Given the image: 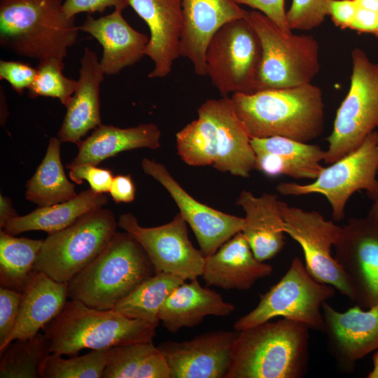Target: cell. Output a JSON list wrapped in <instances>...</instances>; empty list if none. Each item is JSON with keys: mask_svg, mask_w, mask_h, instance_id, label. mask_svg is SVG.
Masks as SVG:
<instances>
[{"mask_svg": "<svg viewBox=\"0 0 378 378\" xmlns=\"http://www.w3.org/2000/svg\"><path fill=\"white\" fill-rule=\"evenodd\" d=\"M230 98L251 138L282 136L309 143L323 132V94L312 83L235 93Z\"/></svg>", "mask_w": 378, "mask_h": 378, "instance_id": "cell-1", "label": "cell"}, {"mask_svg": "<svg viewBox=\"0 0 378 378\" xmlns=\"http://www.w3.org/2000/svg\"><path fill=\"white\" fill-rule=\"evenodd\" d=\"M309 328L283 318L239 331L225 378H300L307 372Z\"/></svg>", "mask_w": 378, "mask_h": 378, "instance_id": "cell-2", "label": "cell"}, {"mask_svg": "<svg viewBox=\"0 0 378 378\" xmlns=\"http://www.w3.org/2000/svg\"><path fill=\"white\" fill-rule=\"evenodd\" d=\"M63 0H0V46L22 57L62 59L76 42L79 28Z\"/></svg>", "mask_w": 378, "mask_h": 378, "instance_id": "cell-3", "label": "cell"}, {"mask_svg": "<svg viewBox=\"0 0 378 378\" xmlns=\"http://www.w3.org/2000/svg\"><path fill=\"white\" fill-rule=\"evenodd\" d=\"M155 274L137 240L127 232H116L97 258L68 282V298L97 309H113Z\"/></svg>", "mask_w": 378, "mask_h": 378, "instance_id": "cell-4", "label": "cell"}, {"mask_svg": "<svg viewBox=\"0 0 378 378\" xmlns=\"http://www.w3.org/2000/svg\"><path fill=\"white\" fill-rule=\"evenodd\" d=\"M158 326L113 309H97L71 300L42 330L50 342L51 353L76 356L84 349H106L153 342Z\"/></svg>", "mask_w": 378, "mask_h": 378, "instance_id": "cell-5", "label": "cell"}, {"mask_svg": "<svg viewBox=\"0 0 378 378\" xmlns=\"http://www.w3.org/2000/svg\"><path fill=\"white\" fill-rule=\"evenodd\" d=\"M246 18L258 33L262 46L255 92L312 83L320 71L316 38L284 31L259 11H248Z\"/></svg>", "mask_w": 378, "mask_h": 378, "instance_id": "cell-6", "label": "cell"}, {"mask_svg": "<svg viewBox=\"0 0 378 378\" xmlns=\"http://www.w3.org/2000/svg\"><path fill=\"white\" fill-rule=\"evenodd\" d=\"M117 226L111 209L103 207L83 215L43 239L34 270L68 283L104 249Z\"/></svg>", "mask_w": 378, "mask_h": 378, "instance_id": "cell-7", "label": "cell"}, {"mask_svg": "<svg viewBox=\"0 0 378 378\" xmlns=\"http://www.w3.org/2000/svg\"><path fill=\"white\" fill-rule=\"evenodd\" d=\"M335 288L316 280L295 257L277 284L260 295L258 305L234 325L240 331L280 316L323 331L322 304L332 298Z\"/></svg>", "mask_w": 378, "mask_h": 378, "instance_id": "cell-8", "label": "cell"}, {"mask_svg": "<svg viewBox=\"0 0 378 378\" xmlns=\"http://www.w3.org/2000/svg\"><path fill=\"white\" fill-rule=\"evenodd\" d=\"M352 71L347 94L334 120L324 162L332 164L358 148L378 128V64L359 48L351 52Z\"/></svg>", "mask_w": 378, "mask_h": 378, "instance_id": "cell-9", "label": "cell"}, {"mask_svg": "<svg viewBox=\"0 0 378 378\" xmlns=\"http://www.w3.org/2000/svg\"><path fill=\"white\" fill-rule=\"evenodd\" d=\"M377 169L378 131L375 130L355 150L323 167L313 182H280L276 190L284 196L321 194L331 206L333 220L340 221L344 218L349 198L356 192L365 190L370 198H375L378 193Z\"/></svg>", "mask_w": 378, "mask_h": 378, "instance_id": "cell-10", "label": "cell"}, {"mask_svg": "<svg viewBox=\"0 0 378 378\" xmlns=\"http://www.w3.org/2000/svg\"><path fill=\"white\" fill-rule=\"evenodd\" d=\"M261 57L258 33L246 17L237 19L223 25L209 41L206 76L222 97L253 93Z\"/></svg>", "mask_w": 378, "mask_h": 378, "instance_id": "cell-11", "label": "cell"}, {"mask_svg": "<svg viewBox=\"0 0 378 378\" xmlns=\"http://www.w3.org/2000/svg\"><path fill=\"white\" fill-rule=\"evenodd\" d=\"M278 207L284 220V232L302 248L309 273L354 302V288L332 255L341 227L326 220L316 211H305L280 200Z\"/></svg>", "mask_w": 378, "mask_h": 378, "instance_id": "cell-12", "label": "cell"}, {"mask_svg": "<svg viewBox=\"0 0 378 378\" xmlns=\"http://www.w3.org/2000/svg\"><path fill=\"white\" fill-rule=\"evenodd\" d=\"M118 226L131 234L148 255L155 273L166 272L183 279L202 276L204 256L190 242L187 223L180 213L164 225L142 227L131 213L120 216Z\"/></svg>", "mask_w": 378, "mask_h": 378, "instance_id": "cell-13", "label": "cell"}, {"mask_svg": "<svg viewBox=\"0 0 378 378\" xmlns=\"http://www.w3.org/2000/svg\"><path fill=\"white\" fill-rule=\"evenodd\" d=\"M338 265L351 284L357 306L378 303V228L366 217L351 218L334 244Z\"/></svg>", "mask_w": 378, "mask_h": 378, "instance_id": "cell-14", "label": "cell"}, {"mask_svg": "<svg viewBox=\"0 0 378 378\" xmlns=\"http://www.w3.org/2000/svg\"><path fill=\"white\" fill-rule=\"evenodd\" d=\"M145 174L159 182L176 204L179 213L193 231L204 257L215 253L241 231L244 218L223 213L201 203L188 193L162 164L144 158Z\"/></svg>", "mask_w": 378, "mask_h": 378, "instance_id": "cell-15", "label": "cell"}, {"mask_svg": "<svg viewBox=\"0 0 378 378\" xmlns=\"http://www.w3.org/2000/svg\"><path fill=\"white\" fill-rule=\"evenodd\" d=\"M238 332L210 331L190 340L164 341L158 347L167 360L170 378H225Z\"/></svg>", "mask_w": 378, "mask_h": 378, "instance_id": "cell-16", "label": "cell"}, {"mask_svg": "<svg viewBox=\"0 0 378 378\" xmlns=\"http://www.w3.org/2000/svg\"><path fill=\"white\" fill-rule=\"evenodd\" d=\"M322 312L328 348L341 370L353 371L358 360L378 348V303L340 312L326 301Z\"/></svg>", "mask_w": 378, "mask_h": 378, "instance_id": "cell-17", "label": "cell"}, {"mask_svg": "<svg viewBox=\"0 0 378 378\" xmlns=\"http://www.w3.org/2000/svg\"><path fill=\"white\" fill-rule=\"evenodd\" d=\"M129 4L150 31L145 55L153 61V69L148 78L167 76L181 56L183 27L181 0H129Z\"/></svg>", "mask_w": 378, "mask_h": 378, "instance_id": "cell-18", "label": "cell"}, {"mask_svg": "<svg viewBox=\"0 0 378 378\" xmlns=\"http://www.w3.org/2000/svg\"><path fill=\"white\" fill-rule=\"evenodd\" d=\"M181 56L191 62L197 76H206V52L211 38L223 25L246 18L248 11L233 0H181Z\"/></svg>", "mask_w": 378, "mask_h": 378, "instance_id": "cell-19", "label": "cell"}, {"mask_svg": "<svg viewBox=\"0 0 378 378\" xmlns=\"http://www.w3.org/2000/svg\"><path fill=\"white\" fill-rule=\"evenodd\" d=\"M78 28L102 46L103 52L99 61L105 75L118 74L146 55L149 37L132 27L122 16V10L115 9L98 18L88 15Z\"/></svg>", "mask_w": 378, "mask_h": 378, "instance_id": "cell-20", "label": "cell"}, {"mask_svg": "<svg viewBox=\"0 0 378 378\" xmlns=\"http://www.w3.org/2000/svg\"><path fill=\"white\" fill-rule=\"evenodd\" d=\"M80 64L78 85L65 106L57 133L62 142L76 145L89 131L102 125L99 94L105 76L97 54L88 47L84 48Z\"/></svg>", "mask_w": 378, "mask_h": 378, "instance_id": "cell-21", "label": "cell"}, {"mask_svg": "<svg viewBox=\"0 0 378 378\" xmlns=\"http://www.w3.org/2000/svg\"><path fill=\"white\" fill-rule=\"evenodd\" d=\"M272 270L270 265L255 258L241 231L204 257L202 276L207 286L246 290L259 279L270 276Z\"/></svg>", "mask_w": 378, "mask_h": 378, "instance_id": "cell-22", "label": "cell"}, {"mask_svg": "<svg viewBox=\"0 0 378 378\" xmlns=\"http://www.w3.org/2000/svg\"><path fill=\"white\" fill-rule=\"evenodd\" d=\"M255 169L269 176L315 179L323 169L326 150L319 146L282 136L251 138Z\"/></svg>", "mask_w": 378, "mask_h": 378, "instance_id": "cell-23", "label": "cell"}, {"mask_svg": "<svg viewBox=\"0 0 378 378\" xmlns=\"http://www.w3.org/2000/svg\"><path fill=\"white\" fill-rule=\"evenodd\" d=\"M214 118L218 133V155L213 167L222 172L248 178L255 169L251 136L237 115L231 98L209 99L202 104Z\"/></svg>", "mask_w": 378, "mask_h": 378, "instance_id": "cell-24", "label": "cell"}, {"mask_svg": "<svg viewBox=\"0 0 378 378\" xmlns=\"http://www.w3.org/2000/svg\"><path fill=\"white\" fill-rule=\"evenodd\" d=\"M277 195L265 193L255 197L242 190L237 204L245 212L241 232L257 260L275 257L284 247V220L278 207Z\"/></svg>", "mask_w": 378, "mask_h": 378, "instance_id": "cell-25", "label": "cell"}, {"mask_svg": "<svg viewBox=\"0 0 378 378\" xmlns=\"http://www.w3.org/2000/svg\"><path fill=\"white\" fill-rule=\"evenodd\" d=\"M235 309L214 290L202 287L197 279L184 281L162 304L158 318L164 328L174 333L183 328L198 326L206 316H226Z\"/></svg>", "mask_w": 378, "mask_h": 378, "instance_id": "cell-26", "label": "cell"}, {"mask_svg": "<svg viewBox=\"0 0 378 378\" xmlns=\"http://www.w3.org/2000/svg\"><path fill=\"white\" fill-rule=\"evenodd\" d=\"M18 323L11 342L32 337L63 309L68 283L33 270L22 290Z\"/></svg>", "mask_w": 378, "mask_h": 378, "instance_id": "cell-27", "label": "cell"}, {"mask_svg": "<svg viewBox=\"0 0 378 378\" xmlns=\"http://www.w3.org/2000/svg\"><path fill=\"white\" fill-rule=\"evenodd\" d=\"M161 132L154 123L120 128L100 125L78 144V151L66 168L82 164L98 165L119 153L136 148L155 150L160 147Z\"/></svg>", "mask_w": 378, "mask_h": 378, "instance_id": "cell-28", "label": "cell"}, {"mask_svg": "<svg viewBox=\"0 0 378 378\" xmlns=\"http://www.w3.org/2000/svg\"><path fill=\"white\" fill-rule=\"evenodd\" d=\"M108 201L105 193L87 189L68 201L38 206L27 215L18 216L3 230L13 235L33 230L52 234L69 226L83 215L103 208Z\"/></svg>", "mask_w": 378, "mask_h": 378, "instance_id": "cell-29", "label": "cell"}, {"mask_svg": "<svg viewBox=\"0 0 378 378\" xmlns=\"http://www.w3.org/2000/svg\"><path fill=\"white\" fill-rule=\"evenodd\" d=\"M62 141L49 139L43 159L25 185V198L38 206H46L77 196L74 185L66 177L61 160Z\"/></svg>", "mask_w": 378, "mask_h": 378, "instance_id": "cell-30", "label": "cell"}, {"mask_svg": "<svg viewBox=\"0 0 378 378\" xmlns=\"http://www.w3.org/2000/svg\"><path fill=\"white\" fill-rule=\"evenodd\" d=\"M102 378H170L165 358L153 342L111 348Z\"/></svg>", "mask_w": 378, "mask_h": 378, "instance_id": "cell-31", "label": "cell"}, {"mask_svg": "<svg viewBox=\"0 0 378 378\" xmlns=\"http://www.w3.org/2000/svg\"><path fill=\"white\" fill-rule=\"evenodd\" d=\"M183 278L166 272L155 273L145 279L113 309L130 318L146 321L159 326L160 308Z\"/></svg>", "mask_w": 378, "mask_h": 378, "instance_id": "cell-32", "label": "cell"}, {"mask_svg": "<svg viewBox=\"0 0 378 378\" xmlns=\"http://www.w3.org/2000/svg\"><path fill=\"white\" fill-rule=\"evenodd\" d=\"M43 243V239L16 237L0 230L1 286L22 292Z\"/></svg>", "mask_w": 378, "mask_h": 378, "instance_id": "cell-33", "label": "cell"}, {"mask_svg": "<svg viewBox=\"0 0 378 378\" xmlns=\"http://www.w3.org/2000/svg\"><path fill=\"white\" fill-rule=\"evenodd\" d=\"M198 117L176 134L177 153L188 165H214L218 155L216 124L210 113L201 105Z\"/></svg>", "mask_w": 378, "mask_h": 378, "instance_id": "cell-34", "label": "cell"}, {"mask_svg": "<svg viewBox=\"0 0 378 378\" xmlns=\"http://www.w3.org/2000/svg\"><path fill=\"white\" fill-rule=\"evenodd\" d=\"M50 354V342L44 333L15 340L0 354V377L43 378Z\"/></svg>", "mask_w": 378, "mask_h": 378, "instance_id": "cell-35", "label": "cell"}, {"mask_svg": "<svg viewBox=\"0 0 378 378\" xmlns=\"http://www.w3.org/2000/svg\"><path fill=\"white\" fill-rule=\"evenodd\" d=\"M111 349L92 350L68 359L52 353L43 369V378H102Z\"/></svg>", "mask_w": 378, "mask_h": 378, "instance_id": "cell-36", "label": "cell"}, {"mask_svg": "<svg viewBox=\"0 0 378 378\" xmlns=\"http://www.w3.org/2000/svg\"><path fill=\"white\" fill-rule=\"evenodd\" d=\"M64 59L50 57L38 61L36 78L28 90V97L55 98L66 106L78 85V80L63 74Z\"/></svg>", "mask_w": 378, "mask_h": 378, "instance_id": "cell-37", "label": "cell"}, {"mask_svg": "<svg viewBox=\"0 0 378 378\" xmlns=\"http://www.w3.org/2000/svg\"><path fill=\"white\" fill-rule=\"evenodd\" d=\"M331 0H293L286 12L290 30L309 31L319 27L328 15Z\"/></svg>", "mask_w": 378, "mask_h": 378, "instance_id": "cell-38", "label": "cell"}, {"mask_svg": "<svg viewBox=\"0 0 378 378\" xmlns=\"http://www.w3.org/2000/svg\"><path fill=\"white\" fill-rule=\"evenodd\" d=\"M22 293L0 286V354L11 342L19 315Z\"/></svg>", "mask_w": 378, "mask_h": 378, "instance_id": "cell-39", "label": "cell"}, {"mask_svg": "<svg viewBox=\"0 0 378 378\" xmlns=\"http://www.w3.org/2000/svg\"><path fill=\"white\" fill-rule=\"evenodd\" d=\"M69 176L76 184L86 181L93 191L99 193L108 192L113 176L110 169L98 167L92 164H82L71 167Z\"/></svg>", "mask_w": 378, "mask_h": 378, "instance_id": "cell-40", "label": "cell"}, {"mask_svg": "<svg viewBox=\"0 0 378 378\" xmlns=\"http://www.w3.org/2000/svg\"><path fill=\"white\" fill-rule=\"evenodd\" d=\"M36 68L20 61L0 60V79L9 83L18 94H22L33 83Z\"/></svg>", "mask_w": 378, "mask_h": 378, "instance_id": "cell-41", "label": "cell"}, {"mask_svg": "<svg viewBox=\"0 0 378 378\" xmlns=\"http://www.w3.org/2000/svg\"><path fill=\"white\" fill-rule=\"evenodd\" d=\"M129 6V0H65L63 3L64 13L70 18L81 13H102L108 7L122 11Z\"/></svg>", "mask_w": 378, "mask_h": 378, "instance_id": "cell-42", "label": "cell"}, {"mask_svg": "<svg viewBox=\"0 0 378 378\" xmlns=\"http://www.w3.org/2000/svg\"><path fill=\"white\" fill-rule=\"evenodd\" d=\"M237 4H244L258 10L274 22L281 29L291 32L284 8V0H233Z\"/></svg>", "mask_w": 378, "mask_h": 378, "instance_id": "cell-43", "label": "cell"}, {"mask_svg": "<svg viewBox=\"0 0 378 378\" xmlns=\"http://www.w3.org/2000/svg\"><path fill=\"white\" fill-rule=\"evenodd\" d=\"M358 6L354 0H331L328 13L334 24L342 29H350Z\"/></svg>", "mask_w": 378, "mask_h": 378, "instance_id": "cell-44", "label": "cell"}, {"mask_svg": "<svg viewBox=\"0 0 378 378\" xmlns=\"http://www.w3.org/2000/svg\"><path fill=\"white\" fill-rule=\"evenodd\" d=\"M108 193L115 203H129L135 198L136 188L130 174L113 176Z\"/></svg>", "mask_w": 378, "mask_h": 378, "instance_id": "cell-45", "label": "cell"}, {"mask_svg": "<svg viewBox=\"0 0 378 378\" xmlns=\"http://www.w3.org/2000/svg\"><path fill=\"white\" fill-rule=\"evenodd\" d=\"M350 29L378 37V13L358 8Z\"/></svg>", "mask_w": 378, "mask_h": 378, "instance_id": "cell-46", "label": "cell"}, {"mask_svg": "<svg viewBox=\"0 0 378 378\" xmlns=\"http://www.w3.org/2000/svg\"><path fill=\"white\" fill-rule=\"evenodd\" d=\"M17 212L13 206L10 199L0 195V229L3 230L7 223L13 218L18 216Z\"/></svg>", "mask_w": 378, "mask_h": 378, "instance_id": "cell-47", "label": "cell"}, {"mask_svg": "<svg viewBox=\"0 0 378 378\" xmlns=\"http://www.w3.org/2000/svg\"><path fill=\"white\" fill-rule=\"evenodd\" d=\"M0 103H1V113H0V122L1 125H4L6 122L7 118L9 115L8 108L6 104V99L4 88L1 85L0 92Z\"/></svg>", "mask_w": 378, "mask_h": 378, "instance_id": "cell-48", "label": "cell"}, {"mask_svg": "<svg viewBox=\"0 0 378 378\" xmlns=\"http://www.w3.org/2000/svg\"><path fill=\"white\" fill-rule=\"evenodd\" d=\"M378 129V128H377ZM378 131V130H377ZM378 170V169H377ZM374 202L370 207L366 218L378 228V193L373 200Z\"/></svg>", "mask_w": 378, "mask_h": 378, "instance_id": "cell-49", "label": "cell"}, {"mask_svg": "<svg viewBox=\"0 0 378 378\" xmlns=\"http://www.w3.org/2000/svg\"><path fill=\"white\" fill-rule=\"evenodd\" d=\"M358 8L378 13V0H354Z\"/></svg>", "mask_w": 378, "mask_h": 378, "instance_id": "cell-50", "label": "cell"}, {"mask_svg": "<svg viewBox=\"0 0 378 378\" xmlns=\"http://www.w3.org/2000/svg\"><path fill=\"white\" fill-rule=\"evenodd\" d=\"M367 377L368 378H378V348L375 350L372 357V368Z\"/></svg>", "mask_w": 378, "mask_h": 378, "instance_id": "cell-51", "label": "cell"}]
</instances>
